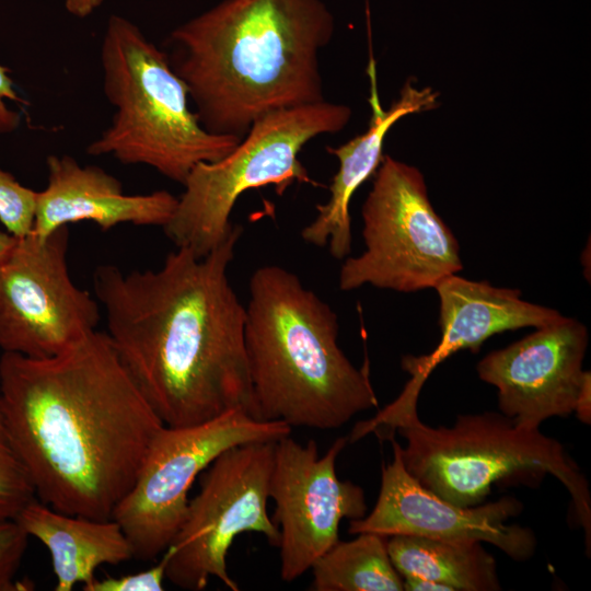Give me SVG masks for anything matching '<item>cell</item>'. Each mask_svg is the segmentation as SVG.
<instances>
[{
    "mask_svg": "<svg viewBox=\"0 0 591 591\" xmlns=\"http://www.w3.org/2000/svg\"><path fill=\"white\" fill-rule=\"evenodd\" d=\"M242 228L209 254L177 247L155 270L101 265L93 289L106 335L153 412L187 427L232 410L252 416L245 305L228 276Z\"/></svg>",
    "mask_w": 591,
    "mask_h": 591,
    "instance_id": "obj_1",
    "label": "cell"
},
{
    "mask_svg": "<svg viewBox=\"0 0 591 591\" xmlns=\"http://www.w3.org/2000/svg\"><path fill=\"white\" fill-rule=\"evenodd\" d=\"M0 404L36 498L92 519L112 518L164 426L105 332L49 358L3 352Z\"/></svg>",
    "mask_w": 591,
    "mask_h": 591,
    "instance_id": "obj_2",
    "label": "cell"
},
{
    "mask_svg": "<svg viewBox=\"0 0 591 591\" xmlns=\"http://www.w3.org/2000/svg\"><path fill=\"white\" fill-rule=\"evenodd\" d=\"M334 27L322 0H223L163 49L201 126L243 138L267 114L325 100L318 55Z\"/></svg>",
    "mask_w": 591,
    "mask_h": 591,
    "instance_id": "obj_3",
    "label": "cell"
},
{
    "mask_svg": "<svg viewBox=\"0 0 591 591\" xmlns=\"http://www.w3.org/2000/svg\"><path fill=\"white\" fill-rule=\"evenodd\" d=\"M338 331L335 311L292 271L265 265L252 274L244 339L254 419L333 430L378 407L368 359L355 367Z\"/></svg>",
    "mask_w": 591,
    "mask_h": 591,
    "instance_id": "obj_4",
    "label": "cell"
},
{
    "mask_svg": "<svg viewBox=\"0 0 591 591\" xmlns=\"http://www.w3.org/2000/svg\"><path fill=\"white\" fill-rule=\"evenodd\" d=\"M397 430L406 440L399 454L406 471L426 489L459 507H473L491 486L512 477L524 483L545 474L568 490L579 524L591 543V496L588 482L563 444L540 429L517 427L501 413L460 415L451 427H430L417 405L391 403L368 421L358 422L349 441L369 432L389 438Z\"/></svg>",
    "mask_w": 591,
    "mask_h": 591,
    "instance_id": "obj_5",
    "label": "cell"
},
{
    "mask_svg": "<svg viewBox=\"0 0 591 591\" xmlns=\"http://www.w3.org/2000/svg\"><path fill=\"white\" fill-rule=\"evenodd\" d=\"M100 51L104 94L115 112L88 154L147 165L183 185L197 164L224 158L241 141L201 126L165 50L130 20L108 19Z\"/></svg>",
    "mask_w": 591,
    "mask_h": 591,
    "instance_id": "obj_6",
    "label": "cell"
},
{
    "mask_svg": "<svg viewBox=\"0 0 591 591\" xmlns=\"http://www.w3.org/2000/svg\"><path fill=\"white\" fill-rule=\"evenodd\" d=\"M350 116V107L323 100L259 118L229 154L190 171L165 234L176 247L206 256L232 231L231 212L246 190L273 184L281 194L294 182L315 184L300 151L313 138L341 130Z\"/></svg>",
    "mask_w": 591,
    "mask_h": 591,
    "instance_id": "obj_7",
    "label": "cell"
},
{
    "mask_svg": "<svg viewBox=\"0 0 591 591\" xmlns=\"http://www.w3.org/2000/svg\"><path fill=\"white\" fill-rule=\"evenodd\" d=\"M363 252L346 257L343 291L370 285L397 292L434 286L462 270L460 245L434 211L421 172L384 155L362 206Z\"/></svg>",
    "mask_w": 591,
    "mask_h": 591,
    "instance_id": "obj_8",
    "label": "cell"
},
{
    "mask_svg": "<svg viewBox=\"0 0 591 591\" xmlns=\"http://www.w3.org/2000/svg\"><path fill=\"white\" fill-rule=\"evenodd\" d=\"M275 445L276 441H255L232 447L200 474L199 493L189 499L185 519L165 549L166 579L174 586L200 591L213 577L237 591L227 567L234 538L256 532L278 547L280 532L267 513Z\"/></svg>",
    "mask_w": 591,
    "mask_h": 591,
    "instance_id": "obj_9",
    "label": "cell"
},
{
    "mask_svg": "<svg viewBox=\"0 0 591 591\" xmlns=\"http://www.w3.org/2000/svg\"><path fill=\"white\" fill-rule=\"evenodd\" d=\"M290 433L289 425L256 420L244 410L194 426H163L112 515L129 540L134 558L151 560L169 547L185 519L194 482L222 452Z\"/></svg>",
    "mask_w": 591,
    "mask_h": 591,
    "instance_id": "obj_10",
    "label": "cell"
},
{
    "mask_svg": "<svg viewBox=\"0 0 591 591\" xmlns=\"http://www.w3.org/2000/svg\"><path fill=\"white\" fill-rule=\"evenodd\" d=\"M68 225L20 237L0 264V348L43 359L67 350L100 321L97 302L69 275Z\"/></svg>",
    "mask_w": 591,
    "mask_h": 591,
    "instance_id": "obj_11",
    "label": "cell"
},
{
    "mask_svg": "<svg viewBox=\"0 0 591 591\" xmlns=\"http://www.w3.org/2000/svg\"><path fill=\"white\" fill-rule=\"evenodd\" d=\"M348 442L337 438L326 453L317 444L283 437L276 441L268 496L275 502L273 522L280 532V577L291 582L339 541L343 519L366 515L363 489L336 474V460Z\"/></svg>",
    "mask_w": 591,
    "mask_h": 591,
    "instance_id": "obj_12",
    "label": "cell"
},
{
    "mask_svg": "<svg viewBox=\"0 0 591 591\" xmlns=\"http://www.w3.org/2000/svg\"><path fill=\"white\" fill-rule=\"evenodd\" d=\"M393 460L382 466L381 487L372 511L350 520V534L375 533L382 536L417 535L445 541L487 542L515 561L531 558L537 541L534 532L506 521L518 515L523 505L506 496L482 506L459 507L422 487L405 468L401 444L387 438Z\"/></svg>",
    "mask_w": 591,
    "mask_h": 591,
    "instance_id": "obj_13",
    "label": "cell"
},
{
    "mask_svg": "<svg viewBox=\"0 0 591 591\" xmlns=\"http://www.w3.org/2000/svg\"><path fill=\"white\" fill-rule=\"evenodd\" d=\"M588 341L587 327L564 316L489 352L476 370L480 380L497 389L500 413L517 427L535 430L551 417L573 413Z\"/></svg>",
    "mask_w": 591,
    "mask_h": 591,
    "instance_id": "obj_14",
    "label": "cell"
},
{
    "mask_svg": "<svg viewBox=\"0 0 591 591\" xmlns=\"http://www.w3.org/2000/svg\"><path fill=\"white\" fill-rule=\"evenodd\" d=\"M47 185L37 192L32 233L45 237L72 222L92 221L103 231L121 223L164 227L177 197L167 190L127 195L115 176L81 165L68 154L46 160Z\"/></svg>",
    "mask_w": 591,
    "mask_h": 591,
    "instance_id": "obj_15",
    "label": "cell"
},
{
    "mask_svg": "<svg viewBox=\"0 0 591 591\" xmlns=\"http://www.w3.org/2000/svg\"><path fill=\"white\" fill-rule=\"evenodd\" d=\"M434 289L440 301L441 340L429 355L402 359V368L421 383L439 363L459 350L476 352L495 334L537 328L564 317L557 310L522 300L517 289L468 280L456 274L441 279Z\"/></svg>",
    "mask_w": 591,
    "mask_h": 591,
    "instance_id": "obj_16",
    "label": "cell"
},
{
    "mask_svg": "<svg viewBox=\"0 0 591 591\" xmlns=\"http://www.w3.org/2000/svg\"><path fill=\"white\" fill-rule=\"evenodd\" d=\"M438 94L430 88L418 89L407 82L399 97L383 111L375 97L368 130L338 147H327L338 160V171L329 185V197L317 205V215L301 231L302 239L314 246L328 247L335 259L351 252L350 200L356 190L373 176L383 159V141L390 128L402 117L437 107Z\"/></svg>",
    "mask_w": 591,
    "mask_h": 591,
    "instance_id": "obj_17",
    "label": "cell"
},
{
    "mask_svg": "<svg viewBox=\"0 0 591 591\" xmlns=\"http://www.w3.org/2000/svg\"><path fill=\"white\" fill-rule=\"evenodd\" d=\"M27 533L48 549L56 577V591H70L96 579L101 565H117L134 558L132 547L121 526L113 519L68 514L37 498L15 518Z\"/></svg>",
    "mask_w": 591,
    "mask_h": 591,
    "instance_id": "obj_18",
    "label": "cell"
},
{
    "mask_svg": "<svg viewBox=\"0 0 591 591\" xmlns=\"http://www.w3.org/2000/svg\"><path fill=\"white\" fill-rule=\"evenodd\" d=\"M386 548L402 578L433 580L452 591L501 590L495 558L480 542L393 535L387 538Z\"/></svg>",
    "mask_w": 591,
    "mask_h": 591,
    "instance_id": "obj_19",
    "label": "cell"
},
{
    "mask_svg": "<svg viewBox=\"0 0 591 591\" xmlns=\"http://www.w3.org/2000/svg\"><path fill=\"white\" fill-rule=\"evenodd\" d=\"M386 536L359 533L338 541L312 565L314 591H402L403 578L394 568Z\"/></svg>",
    "mask_w": 591,
    "mask_h": 591,
    "instance_id": "obj_20",
    "label": "cell"
},
{
    "mask_svg": "<svg viewBox=\"0 0 591 591\" xmlns=\"http://www.w3.org/2000/svg\"><path fill=\"white\" fill-rule=\"evenodd\" d=\"M35 491L10 440L0 404V519H15Z\"/></svg>",
    "mask_w": 591,
    "mask_h": 591,
    "instance_id": "obj_21",
    "label": "cell"
},
{
    "mask_svg": "<svg viewBox=\"0 0 591 591\" xmlns=\"http://www.w3.org/2000/svg\"><path fill=\"white\" fill-rule=\"evenodd\" d=\"M37 192L23 186L12 174L0 169V221L20 239L32 232Z\"/></svg>",
    "mask_w": 591,
    "mask_h": 591,
    "instance_id": "obj_22",
    "label": "cell"
},
{
    "mask_svg": "<svg viewBox=\"0 0 591 591\" xmlns=\"http://www.w3.org/2000/svg\"><path fill=\"white\" fill-rule=\"evenodd\" d=\"M27 533L15 519H0V591L32 589L16 578L26 547Z\"/></svg>",
    "mask_w": 591,
    "mask_h": 591,
    "instance_id": "obj_23",
    "label": "cell"
},
{
    "mask_svg": "<svg viewBox=\"0 0 591 591\" xmlns=\"http://www.w3.org/2000/svg\"><path fill=\"white\" fill-rule=\"evenodd\" d=\"M167 561L169 555L164 551L162 558L147 570L118 577L96 578L82 589L84 591H161L164 589Z\"/></svg>",
    "mask_w": 591,
    "mask_h": 591,
    "instance_id": "obj_24",
    "label": "cell"
},
{
    "mask_svg": "<svg viewBox=\"0 0 591 591\" xmlns=\"http://www.w3.org/2000/svg\"><path fill=\"white\" fill-rule=\"evenodd\" d=\"M8 101L24 103L14 89L9 70L0 65V135L12 132L21 123L20 114L8 106Z\"/></svg>",
    "mask_w": 591,
    "mask_h": 591,
    "instance_id": "obj_25",
    "label": "cell"
},
{
    "mask_svg": "<svg viewBox=\"0 0 591 591\" xmlns=\"http://www.w3.org/2000/svg\"><path fill=\"white\" fill-rule=\"evenodd\" d=\"M583 424L591 422V374L586 371L573 410Z\"/></svg>",
    "mask_w": 591,
    "mask_h": 591,
    "instance_id": "obj_26",
    "label": "cell"
},
{
    "mask_svg": "<svg viewBox=\"0 0 591 591\" xmlns=\"http://www.w3.org/2000/svg\"><path fill=\"white\" fill-rule=\"evenodd\" d=\"M403 584L406 591H452L449 586L415 576L404 577Z\"/></svg>",
    "mask_w": 591,
    "mask_h": 591,
    "instance_id": "obj_27",
    "label": "cell"
},
{
    "mask_svg": "<svg viewBox=\"0 0 591 591\" xmlns=\"http://www.w3.org/2000/svg\"><path fill=\"white\" fill-rule=\"evenodd\" d=\"M104 0H65L67 11L77 18L83 19L91 15Z\"/></svg>",
    "mask_w": 591,
    "mask_h": 591,
    "instance_id": "obj_28",
    "label": "cell"
},
{
    "mask_svg": "<svg viewBox=\"0 0 591 591\" xmlns=\"http://www.w3.org/2000/svg\"><path fill=\"white\" fill-rule=\"evenodd\" d=\"M16 241L18 237L14 235L0 230V264L10 255Z\"/></svg>",
    "mask_w": 591,
    "mask_h": 591,
    "instance_id": "obj_29",
    "label": "cell"
}]
</instances>
